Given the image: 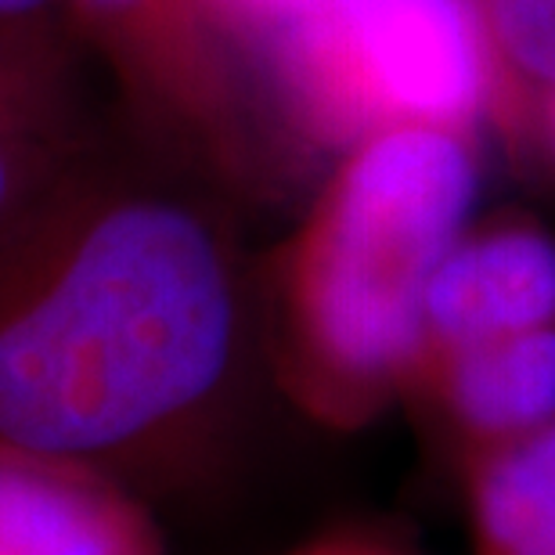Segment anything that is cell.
<instances>
[{
  "mask_svg": "<svg viewBox=\"0 0 555 555\" xmlns=\"http://www.w3.org/2000/svg\"><path fill=\"white\" fill-rule=\"evenodd\" d=\"M130 124L206 166L246 209L282 195L299 144L220 0H65Z\"/></svg>",
  "mask_w": 555,
  "mask_h": 555,
  "instance_id": "obj_4",
  "label": "cell"
},
{
  "mask_svg": "<svg viewBox=\"0 0 555 555\" xmlns=\"http://www.w3.org/2000/svg\"><path fill=\"white\" fill-rule=\"evenodd\" d=\"M285 555H412V552L390 545V541L375 534H361V530H332V534L310 538L304 545L288 548Z\"/></svg>",
  "mask_w": 555,
  "mask_h": 555,
  "instance_id": "obj_11",
  "label": "cell"
},
{
  "mask_svg": "<svg viewBox=\"0 0 555 555\" xmlns=\"http://www.w3.org/2000/svg\"><path fill=\"white\" fill-rule=\"evenodd\" d=\"M476 195V130L393 124L332 155L299 224L260 260L278 401L328 433H358L404 404L426 288Z\"/></svg>",
  "mask_w": 555,
  "mask_h": 555,
  "instance_id": "obj_2",
  "label": "cell"
},
{
  "mask_svg": "<svg viewBox=\"0 0 555 555\" xmlns=\"http://www.w3.org/2000/svg\"><path fill=\"white\" fill-rule=\"evenodd\" d=\"M246 214L119 108L0 220V443L152 505L220 491L278 397Z\"/></svg>",
  "mask_w": 555,
  "mask_h": 555,
  "instance_id": "obj_1",
  "label": "cell"
},
{
  "mask_svg": "<svg viewBox=\"0 0 555 555\" xmlns=\"http://www.w3.org/2000/svg\"><path fill=\"white\" fill-rule=\"evenodd\" d=\"M404 404L426 408L454 459L555 418V321L418 361Z\"/></svg>",
  "mask_w": 555,
  "mask_h": 555,
  "instance_id": "obj_8",
  "label": "cell"
},
{
  "mask_svg": "<svg viewBox=\"0 0 555 555\" xmlns=\"http://www.w3.org/2000/svg\"><path fill=\"white\" fill-rule=\"evenodd\" d=\"M116 116L102 65L62 11L0 26V220L69 170Z\"/></svg>",
  "mask_w": 555,
  "mask_h": 555,
  "instance_id": "obj_5",
  "label": "cell"
},
{
  "mask_svg": "<svg viewBox=\"0 0 555 555\" xmlns=\"http://www.w3.org/2000/svg\"><path fill=\"white\" fill-rule=\"evenodd\" d=\"M65 0H0V26H18V22L59 15Z\"/></svg>",
  "mask_w": 555,
  "mask_h": 555,
  "instance_id": "obj_12",
  "label": "cell"
},
{
  "mask_svg": "<svg viewBox=\"0 0 555 555\" xmlns=\"http://www.w3.org/2000/svg\"><path fill=\"white\" fill-rule=\"evenodd\" d=\"M257 65L299 152L336 155L393 124L498 119L473 0H307L260 43Z\"/></svg>",
  "mask_w": 555,
  "mask_h": 555,
  "instance_id": "obj_3",
  "label": "cell"
},
{
  "mask_svg": "<svg viewBox=\"0 0 555 555\" xmlns=\"http://www.w3.org/2000/svg\"><path fill=\"white\" fill-rule=\"evenodd\" d=\"M527 149H541V152H545L548 163H552V170H555V94L545 102V108L538 113L534 127H530Z\"/></svg>",
  "mask_w": 555,
  "mask_h": 555,
  "instance_id": "obj_13",
  "label": "cell"
},
{
  "mask_svg": "<svg viewBox=\"0 0 555 555\" xmlns=\"http://www.w3.org/2000/svg\"><path fill=\"white\" fill-rule=\"evenodd\" d=\"M0 555H166V541L127 483L0 443Z\"/></svg>",
  "mask_w": 555,
  "mask_h": 555,
  "instance_id": "obj_7",
  "label": "cell"
},
{
  "mask_svg": "<svg viewBox=\"0 0 555 555\" xmlns=\"http://www.w3.org/2000/svg\"><path fill=\"white\" fill-rule=\"evenodd\" d=\"M473 555H555V418L459 454Z\"/></svg>",
  "mask_w": 555,
  "mask_h": 555,
  "instance_id": "obj_9",
  "label": "cell"
},
{
  "mask_svg": "<svg viewBox=\"0 0 555 555\" xmlns=\"http://www.w3.org/2000/svg\"><path fill=\"white\" fill-rule=\"evenodd\" d=\"M545 321H555V235L527 214L473 217L426 288L418 361Z\"/></svg>",
  "mask_w": 555,
  "mask_h": 555,
  "instance_id": "obj_6",
  "label": "cell"
},
{
  "mask_svg": "<svg viewBox=\"0 0 555 555\" xmlns=\"http://www.w3.org/2000/svg\"><path fill=\"white\" fill-rule=\"evenodd\" d=\"M498 76V119L505 141H530L538 113L555 94V0H473Z\"/></svg>",
  "mask_w": 555,
  "mask_h": 555,
  "instance_id": "obj_10",
  "label": "cell"
}]
</instances>
